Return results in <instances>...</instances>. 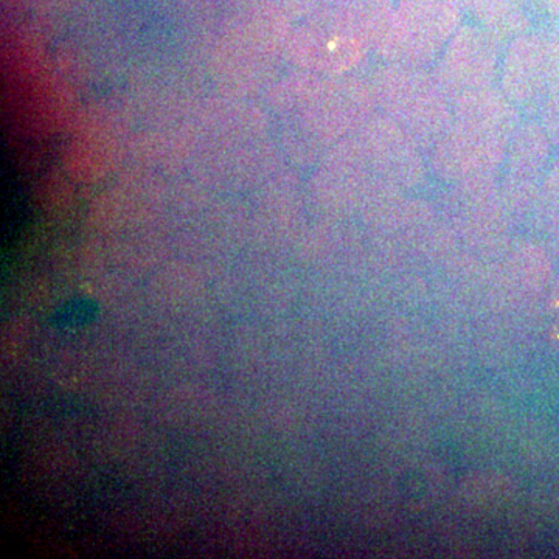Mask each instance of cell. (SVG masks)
<instances>
[{"instance_id": "9", "label": "cell", "mask_w": 559, "mask_h": 559, "mask_svg": "<svg viewBox=\"0 0 559 559\" xmlns=\"http://www.w3.org/2000/svg\"><path fill=\"white\" fill-rule=\"evenodd\" d=\"M543 127L554 145H559V94L544 105Z\"/></svg>"}, {"instance_id": "2", "label": "cell", "mask_w": 559, "mask_h": 559, "mask_svg": "<svg viewBox=\"0 0 559 559\" xmlns=\"http://www.w3.org/2000/svg\"><path fill=\"white\" fill-rule=\"evenodd\" d=\"M371 90L381 114L406 131L423 153L432 151L450 128L454 103L423 68L390 64L378 72Z\"/></svg>"}, {"instance_id": "1", "label": "cell", "mask_w": 559, "mask_h": 559, "mask_svg": "<svg viewBox=\"0 0 559 559\" xmlns=\"http://www.w3.org/2000/svg\"><path fill=\"white\" fill-rule=\"evenodd\" d=\"M452 106L450 128L430 151L433 173L451 182L495 176L521 124L514 103L485 87L460 95Z\"/></svg>"}, {"instance_id": "8", "label": "cell", "mask_w": 559, "mask_h": 559, "mask_svg": "<svg viewBox=\"0 0 559 559\" xmlns=\"http://www.w3.org/2000/svg\"><path fill=\"white\" fill-rule=\"evenodd\" d=\"M97 312L98 307L94 300H70L60 310L55 311V314L51 316V322L55 326H61V329H73V326H83L92 322Z\"/></svg>"}, {"instance_id": "5", "label": "cell", "mask_w": 559, "mask_h": 559, "mask_svg": "<svg viewBox=\"0 0 559 559\" xmlns=\"http://www.w3.org/2000/svg\"><path fill=\"white\" fill-rule=\"evenodd\" d=\"M498 38L485 28L460 27L433 70L437 83L454 103L466 92L491 87L498 69Z\"/></svg>"}, {"instance_id": "4", "label": "cell", "mask_w": 559, "mask_h": 559, "mask_svg": "<svg viewBox=\"0 0 559 559\" xmlns=\"http://www.w3.org/2000/svg\"><path fill=\"white\" fill-rule=\"evenodd\" d=\"M502 92L514 105L549 103L559 94V44L538 35H521L507 50Z\"/></svg>"}, {"instance_id": "6", "label": "cell", "mask_w": 559, "mask_h": 559, "mask_svg": "<svg viewBox=\"0 0 559 559\" xmlns=\"http://www.w3.org/2000/svg\"><path fill=\"white\" fill-rule=\"evenodd\" d=\"M550 139L539 123L520 124L511 139L506 159L502 194L511 202H524L535 193L550 154Z\"/></svg>"}, {"instance_id": "7", "label": "cell", "mask_w": 559, "mask_h": 559, "mask_svg": "<svg viewBox=\"0 0 559 559\" xmlns=\"http://www.w3.org/2000/svg\"><path fill=\"white\" fill-rule=\"evenodd\" d=\"M471 13L496 38H518L524 35L527 20L514 0H465Z\"/></svg>"}, {"instance_id": "3", "label": "cell", "mask_w": 559, "mask_h": 559, "mask_svg": "<svg viewBox=\"0 0 559 559\" xmlns=\"http://www.w3.org/2000/svg\"><path fill=\"white\" fill-rule=\"evenodd\" d=\"M452 0H400L392 10L378 53L390 64L425 68L459 31Z\"/></svg>"}]
</instances>
